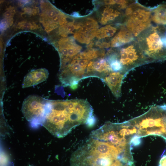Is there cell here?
Returning <instances> with one entry per match:
<instances>
[{
  "instance_id": "6da1fadb",
  "label": "cell",
  "mask_w": 166,
  "mask_h": 166,
  "mask_svg": "<svg viewBox=\"0 0 166 166\" xmlns=\"http://www.w3.org/2000/svg\"><path fill=\"white\" fill-rule=\"evenodd\" d=\"M93 114L92 106L84 100H49L43 126L55 136L63 137L76 127L88 124Z\"/></svg>"
},
{
  "instance_id": "7a4b0ae2",
  "label": "cell",
  "mask_w": 166,
  "mask_h": 166,
  "mask_svg": "<svg viewBox=\"0 0 166 166\" xmlns=\"http://www.w3.org/2000/svg\"><path fill=\"white\" fill-rule=\"evenodd\" d=\"M71 166H124L120 160L104 152L98 141L90 136L70 158Z\"/></svg>"
},
{
  "instance_id": "3957f363",
  "label": "cell",
  "mask_w": 166,
  "mask_h": 166,
  "mask_svg": "<svg viewBox=\"0 0 166 166\" xmlns=\"http://www.w3.org/2000/svg\"><path fill=\"white\" fill-rule=\"evenodd\" d=\"M135 40L149 63L166 60V27L152 25Z\"/></svg>"
},
{
  "instance_id": "277c9868",
  "label": "cell",
  "mask_w": 166,
  "mask_h": 166,
  "mask_svg": "<svg viewBox=\"0 0 166 166\" xmlns=\"http://www.w3.org/2000/svg\"><path fill=\"white\" fill-rule=\"evenodd\" d=\"M128 121L140 137L157 136L166 141V105H153L145 113Z\"/></svg>"
},
{
  "instance_id": "5b68a950",
  "label": "cell",
  "mask_w": 166,
  "mask_h": 166,
  "mask_svg": "<svg viewBox=\"0 0 166 166\" xmlns=\"http://www.w3.org/2000/svg\"><path fill=\"white\" fill-rule=\"evenodd\" d=\"M151 14L152 8L135 1L124 10L123 24L136 38L152 25Z\"/></svg>"
},
{
  "instance_id": "8992f818",
  "label": "cell",
  "mask_w": 166,
  "mask_h": 166,
  "mask_svg": "<svg viewBox=\"0 0 166 166\" xmlns=\"http://www.w3.org/2000/svg\"><path fill=\"white\" fill-rule=\"evenodd\" d=\"M118 48L112 49L111 55L124 72L128 73L136 67L149 63L136 40Z\"/></svg>"
},
{
  "instance_id": "52a82bcc",
  "label": "cell",
  "mask_w": 166,
  "mask_h": 166,
  "mask_svg": "<svg viewBox=\"0 0 166 166\" xmlns=\"http://www.w3.org/2000/svg\"><path fill=\"white\" fill-rule=\"evenodd\" d=\"M49 103V100L37 95H30L24 100L22 111L32 127L36 128L43 125Z\"/></svg>"
},
{
  "instance_id": "ba28073f",
  "label": "cell",
  "mask_w": 166,
  "mask_h": 166,
  "mask_svg": "<svg viewBox=\"0 0 166 166\" xmlns=\"http://www.w3.org/2000/svg\"><path fill=\"white\" fill-rule=\"evenodd\" d=\"M76 30L74 34V38L79 42L89 44L95 37L98 29L97 22L93 18H87L76 22Z\"/></svg>"
},
{
  "instance_id": "9c48e42d",
  "label": "cell",
  "mask_w": 166,
  "mask_h": 166,
  "mask_svg": "<svg viewBox=\"0 0 166 166\" xmlns=\"http://www.w3.org/2000/svg\"><path fill=\"white\" fill-rule=\"evenodd\" d=\"M124 11L114 5H105L101 13L100 22L103 25L121 23L124 17Z\"/></svg>"
},
{
  "instance_id": "30bf717a",
  "label": "cell",
  "mask_w": 166,
  "mask_h": 166,
  "mask_svg": "<svg viewBox=\"0 0 166 166\" xmlns=\"http://www.w3.org/2000/svg\"><path fill=\"white\" fill-rule=\"evenodd\" d=\"M128 73L123 72H113L102 80L108 87L114 96L117 98L121 96L122 82Z\"/></svg>"
},
{
  "instance_id": "8fae6325",
  "label": "cell",
  "mask_w": 166,
  "mask_h": 166,
  "mask_svg": "<svg viewBox=\"0 0 166 166\" xmlns=\"http://www.w3.org/2000/svg\"><path fill=\"white\" fill-rule=\"evenodd\" d=\"M48 76V71L44 69L32 71L24 77L22 87L24 88L36 85L45 81Z\"/></svg>"
},
{
  "instance_id": "7c38bea8",
  "label": "cell",
  "mask_w": 166,
  "mask_h": 166,
  "mask_svg": "<svg viewBox=\"0 0 166 166\" xmlns=\"http://www.w3.org/2000/svg\"><path fill=\"white\" fill-rule=\"evenodd\" d=\"M135 39L132 34L123 24L119 30L111 40L110 47L118 48L134 41Z\"/></svg>"
},
{
  "instance_id": "4fadbf2b",
  "label": "cell",
  "mask_w": 166,
  "mask_h": 166,
  "mask_svg": "<svg viewBox=\"0 0 166 166\" xmlns=\"http://www.w3.org/2000/svg\"><path fill=\"white\" fill-rule=\"evenodd\" d=\"M74 39L71 37L62 38L59 41V46L66 48L68 50L67 56L62 59H66L69 61L80 52L82 47L76 43Z\"/></svg>"
},
{
  "instance_id": "5bb4252c",
  "label": "cell",
  "mask_w": 166,
  "mask_h": 166,
  "mask_svg": "<svg viewBox=\"0 0 166 166\" xmlns=\"http://www.w3.org/2000/svg\"><path fill=\"white\" fill-rule=\"evenodd\" d=\"M123 25L121 23L111 24L102 27L97 30L95 37L98 39L109 40L115 36Z\"/></svg>"
},
{
  "instance_id": "9a60e30c",
  "label": "cell",
  "mask_w": 166,
  "mask_h": 166,
  "mask_svg": "<svg viewBox=\"0 0 166 166\" xmlns=\"http://www.w3.org/2000/svg\"><path fill=\"white\" fill-rule=\"evenodd\" d=\"M151 20L155 25L166 27V3L152 8Z\"/></svg>"
},
{
  "instance_id": "2e32d148",
  "label": "cell",
  "mask_w": 166,
  "mask_h": 166,
  "mask_svg": "<svg viewBox=\"0 0 166 166\" xmlns=\"http://www.w3.org/2000/svg\"><path fill=\"white\" fill-rule=\"evenodd\" d=\"M140 138L136 134L133 136L130 140L131 145L136 146L140 145L141 143Z\"/></svg>"
},
{
  "instance_id": "e0dca14e",
  "label": "cell",
  "mask_w": 166,
  "mask_h": 166,
  "mask_svg": "<svg viewBox=\"0 0 166 166\" xmlns=\"http://www.w3.org/2000/svg\"><path fill=\"white\" fill-rule=\"evenodd\" d=\"M8 20L6 18L2 19L0 22V30L2 31L5 30L8 27Z\"/></svg>"
},
{
  "instance_id": "ac0fdd59",
  "label": "cell",
  "mask_w": 166,
  "mask_h": 166,
  "mask_svg": "<svg viewBox=\"0 0 166 166\" xmlns=\"http://www.w3.org/2000/svg\"><path fill=\"white\" fill-rule=\"evenodd\" d=\"M60 12L54 9H51L48 11V14L49 18H53L56 14H59Z\"/></svg>"
},
{
  "instance_id": "d6986e66",
  "label": "cell",
  "mask_w": 166,
  "mask_h": 166,
  "mask_svg": "<svg viewBox=\"0 0 166 166\" xmlns=\"http://www.w3.org/2000/svg\"><path fill=\"white\" fill-rule=\"evenodd\" d=\"M159 166H166V154L163 155L160 158Z\"/></svg>"
},
{
  "instance_id": "ffe728a7",
  "label": "cell",
  "mask_w": 166,
  "mask_h": 166,
  "mask_svg": "<svg viewBox=\"0 0 166 166\" xmlns=\"http://www.w3.org/2000/svg\"><path fill=\"white\" fill-rule=\"evenodd\" d=\"M14 14V11L12 12L10 10H8L4 13V15L6 18H11Z\"/></svg>"
},
{
  "instance_id": "44dd1931",
  "label": "cell",
  "mask_w": 166,
  "mask_h": 166,
  "mask_svg": "<svg viewBox=\"0 0 166 166\" xmlns=\"http://www.w3.org/2000/svg\"><path fill=\"white\" fill-rule=\"evenodd\" d=\"M31 25L32 24L31 23H26L24 25L22 28L24 30H28L30 29Z\"/></svg>"
},
{
  "instance_id": "7402d4cb",
  "label": "cell",
  "mask_w": 166,
  "mask_h": 166,
  "mask_svg": "<svg viewBox=\"0 0 166 166\" xmlns=\"http://www.w3.org/2000/svg\"><path fill=\"white\" fill-rule=\"evenodd\" d=\"M23 10L28 14H31L32 10L29 7H25L23 8Z\"/></svg>"
},
{
  "instance_id": "603a6c76",
  "label": "cell",
  "mask_w": 166,
  "mask_h": 166,
  "mask_svg": "<svg viewBox=\"0 0 166 166\" xmlns=\"http://www.w3.org/2000/svg\"><path fill=\"white\" fill-rule=\"evenodd\" d=\"M26 21H23L21 22L18 23V25L20 27H22L26 23Z\"/></svg>"
},
{
  "instance_id": "cb8c5ba5",
  "label": "cell",
  "mask_w": 166,
  "mask_h": 166,
  "mask_svg": "<svg viewBox=\"0 0 166 166\" xmlns=\"http://www.w3.org/2000/svg\"><path fill=\"white\" fill-rule=\"evenodd\" d=\"M38 28V26L37 25L35 24H34L33 25H31L30 29L32 30H33L36 29Z\"/></svg>"
},
{
  "instance_id": "d4e9b609",
  "label": "cell",
  "mask_w": 166,
  "mask_h": 166,
  "mask_svg": "<svg viewBox=\"0 0 166 166\" xmlns=\"http://www.w3.org/2000/svg\"><path fill=\"white\" fill-rule=\"evenodd\" d=\"M45 31L48 33H49L53 30L50 28L49 26L45 28Z\"/></svg>"
},
{
  "instance_id": "484cf974",
  "label": "cell",
  "mask_w": 166,
  "mask_h": 166,
  "mask_svg": "<svg viewBox=\"0 0 166 166\" xmlns=\"http://www.w3.org/2000/svg\"><path fill=\"white\" fill-rule=\"evenodd\" d=\"M38 10L37 9H34L32 11L31 14L34 15H35L37 13Z\"/></svg>"
},
{
  "instance_id": "4316f807",
  "label": "cell",
  "mask_w": 166,
  "mask_h": 166,
  "mask_svg": "<svg viewBox=\"0 0 166 166\" xmlns=\"http://www.w3.org/2000/svg\"><path fill=\"white\" fill-rule=\"evenodd\" d=\"M8 23L9 24L11 25L13 24V19L12 18H9L8 20Z\"/></svg>"
},
{
  "instance_id": "83f0119b",
  "label": "cell",
  "mask_w": 166,
  "mask_h": 166,
  "mask_svg": "<svg viewBox=\"0 0 166 166\" xmlns=\"http://www.w3.org/2000/svg\"><path fill=\"white\" fill-rule=\"evenodd\" d=\"M21 2L23 3H26L28 2V1L27 0H22L21 1Z\"/></svg>"
}]
</instances>
